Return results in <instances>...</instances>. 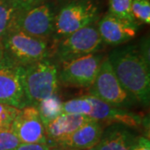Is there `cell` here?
<instances>
[{"mask_svg": "<svg viewBox=\"0 0 150 150\" xmlns=\"http://www.w3.org/2000/svg\"><path fill=\"white\" fill-rule=\"evenodd\" d=\"M121 85L134 102L148 107L150 100L149 44L129 45L113 49L108 56Z\"/></svg>", "mask_w": 150, "mask_h": 150, "instance_id": "6da1fadb", "label": "cell"}, {"mask_svg": "<svg viewBox=\"0 0 150 150\" xmlns=\"http://www.w3.org/2000/svg\"><path fill=\"white\" fill-rule=\"evenodd\" d=\"M23 84L28 106L56 94L59 86L57 66L48 59L23 67Z\"/></svg>", "mask_w": 150, "mask_h": 150, "instance_id": "7a4b0ae2", "label": "cell"}, {"mask_svg": "<svg viewBox=\"0 0 150 150\" xmlns=\"http://www.w3.org/2000/svg\"><path fill=\"white\" fill-rule=\"evenodd\" d=\"M4 54L22 67L47 59L50 51L47 40L10 30L1 39Z\"/></svg>", "mask_w": 150, "mask_h": 150, "instance_id": "3957f363", "label": "cell"}, {"mask_svg": "<svg viewBox=\"0 0 150 150\" xmlns=\"http://www.w3.org/2000/svg\"><path fill=\"white\" fill-rule=\"evenodd\" d=\"M103 44L98 28L91 24L62 38L55 49V56L59 62L64 63L98 53Z\"/></svg>", "mask_w": 150, "mask_h": 150, "instance_id": "277c9868", "label": "cell"}, {"mask_svg": "<svg viewBox=\"0 0 150 150\" xmlns=\"http://www.w3.org/2000/svg\"><path fill=\"white\" fill-rule=\"evenodd\" d=\"M98 16L97 6L91 0H74L65 4L54 18V33L59 38L82 28L91 25Z\"/></svg>", "mask_w": 150, "mask_h": 150, "instance_id": "5b68a950", "label": "cell"}, {"mask_svg": "<svg viewBox=\"0 0 150 150\" xmlns=\"http://www.w3.org/2000/svg\"><path fill=\"white\" fill-rule=\"evenodd\" d=\"M54 18L50 6L43 3L17 11L10 30H18L32 37L47 40L54 33Z\"/></svg>", "mask_w": 150, "mask_h": 150, "instance_id": "8992f818", "label": "cell"}, {"mask_svg": "<svg viewBox=\"0 0 150 150\" xmlns=\"http://www.w3.org/2000/svg\"><path fill=\"white\" fill-rule=\"evenodd\" d=\"M89 95L118 108L129 107L134 100L121 85L108 59H104L95 80L89 88Z\"/></svg>", "mask_w": 150, "mask_h": 150, "instance_id": "52a82bcc", "label": "cell"}, {"mask_svg": "<svg viewBox=\"0 0 150 150\" xmlns=\"http://www.w3.org/2000/svg\"><path fill=\"white\" fill-rule=\"evenodd\" d=\"M104 56L101 54H91L62 63L59 80L65 85L89 88L95 80Z\"/></svg>", "mask_w": 150, "mask_h": 150, "instance_id": "ba28073f", "label": "cell"}, {"mask_svg": "<svg viewBox=\"0 0 150 150\" xmlns=\"http://www.w3.org/2000/svg\"><path fill=\"white\" fill-rule=\"evenodd\" d=\"M0 103L18 109L28 106L23 84V67L4 54L0 60Z\"/></svg>", "mask_w": 150, "mask_h": 150, "instance_id": "9c48e42d", "label": "cell"}, {"mask_svg": "<svg viewBox=\"0 0 150 150\" xmlns=\"http://www.w3.org/2000/svg\"><path fill=\"white\" fill-rule=\"evenodd\" d=\"M10 128L21 144H47L48 143L44 125L34 106H26L19 109Z\"/></svg>", "mask_w": 150, "mask_h": 150, "instance_id": "30bf717a", "label": "cell"}, {"mask_svg": "<svg viewBox=\"0 0 150 150\" xmlns=\"http://www.w3.org/2000/svg\"><path fill=\"white\" fill-rule=\"evenodd\" d=\"M92 103V111L88 117L98 122H104L109 124L118 123L128 128H140L144 118L139 114L134 113L123 108L110 105L107 103L92 95H88Z\"/></svg>", "mask_w": 150, "mask_h": 150, "instance_id": "8fae6325", "label": "cell"}, {"mask_svg": "<svg viewBox=\"0 0 150 150\" xmlns=\"http://www.w3.org/2000/svg\"><path fill=\"white\" fill-rule=\"evenodd\" d=\"M138 28L137 22L108 13L99 20L97 28L103 43L116 46L132 40L137 34Z\"/></svg>", "mask_w": 150, "mask_h": 150, "instance_id": "7c38bea8", "label": "cell"}, {"mask_svg": "<svg viewBox=\"0 0 150 150\" xmlns=\"http://www.w3.org/2000/svg\"><path fill=\"white\" fill-rule=\"evenodd\" d=\"M102 125L96 120L90 119L73 134L57 143L63 149L73 150H86L95 147L101 139Z\"/></svg>", "mask_w": 150, "mask_h": 150, "instance_id": "4fadbf2b", "label": "cell"}, {"mask_svg": "<svg viewBox=\"0 0 150 150\" xmlns=\"http://www.w3.org/2000/svg\"><path fill=\"white\" fill-rule=\"evenodd\" d=\"M136 139L128 127L118 123L109 124L103 131L97 150H130Z\"/></svg>", "mask_w": 150, "mask_h": 150, "instance_id": "5bb4252c", "label": "cell"}, {"mask_svg": "<svg viewBox=\"0 0 150 150\" xmlns=\"http://www.w3.org/2000/svg\"><path fill=\"white\" fill-rule=\"evenodd\" d=\"M90 119L85 115L62 113L44 126L47 139L57 144Z\"/></svg>", "mask_w": 150, "mask_h": 150, "instance_id": "9a60e30c", "label": "cell"}, {"mask_svg": "<svg viewBox=\"0 0 150 150\" xmlns=\"http://www.w3.org/2000/svg\"><path fill=\"white\" fill-rule=\"evenodd\" d=\"M36 108L44 126L63 113V102L56 94L43 99Z\"/></svg>", "mask_w": 150, "mask_h": 150, "instance_id": "2e32d148", "label": "cell"}, {"mask_svg": "<svg viewBox=\"0 0 150 150\" xmlns=\"http://www.w3.org/2000/svg\"><path fill=\"white\" fill-rule=\"evenodd\" d=\"M92 111V103L88 95L75 98L63 103V113L88 116Z\"/></svg>", "mask_w": 150, "mask_h": 150, "instance_id": "e0dca14e", "label": "cell"}, {"mask_svg": "<svg viewBox=\"0 0 150 150\" xmlns=\"http://www.w3.org/2000/svg\"><path fill=\"white\" fill-rule=\"evenodd\" d=\"M18 10L5 0H0V40L10 31Z\"/></svg>", "mask_w": 150, "mask_h": 150, "instance_id": "ac0fdd59", "label": "cell"}, {"mask_svg": "<svg viewBox=\"0 0 150 150\" xmlns=\"http://www.w3.org/2000/svg\"><path fill=\"white\" fill-rule=\"evenodd\" d=\"M131 13L134 21L149 24L150 1L149 0H132Z\"/></svg>", "mask_w": 150, "mask_h": 150, "instance_id": "d6986e66", "label": "cell"}, {"mask_svg": "<svg viewBox=\"0 0 150 150\" xmlns=\"http://www.w3.org/2000/svg\"><path fill=\"white\" fill-rule=\"evenodd\" d=\"M132 0H109V13L112 15L134 21L131 13Z\"/></svg>", "mask_w": 150, "mask_h": 150, "instance_id": "ffe728a7", "label": "cell"}, {"mask_svg": "<svg viewBox=\"0 0 150 150\" xmlns=\"http://www.w3.org/2000/svg\"><path fill=\"white\" fill-rule=\"evenodd\" d=\"M20 144L11 128L0 130V150H16Z\"/></svg>", "mask_w": 150, "mask_h": 150, "instance_id": "44dd1931", "label": "cell"}, {"mask_svg": "<svg viewBox=\"0 0 150 150\" xmlns=\"http://www.w3.org/2000/svg\"><path fill=\"white\" fill-rule=\"evenodd\" d=\"M18 111V108L0 103V130L10 128Z\"/></svg>", "mask_w": 150, "mask_h": 150, "instance_id": "7402d4cb", "label": "cell"}, {"mask_svg": "<svg viewBox=\"0 0 150 150\" xmlns=\"http://www.w3.org/2000/svg\"><path fill=\"white\" fill-rule=\"evenodd\" d=\"M17 9H25L43 4L46 0H5Z\"/></svg>", "mask_w": 150, "mask_h": 150, "instance_id": "603a6c76", "label": "cell"}, {"mask_svg": "<svg viewBox=\"0 0 150 150\" xmlns=\"http://www.w3.org/2000/svg\"><path fill=\"white\" fill-rule=\"evenodd\" d=\"M130 150H150V142L145 137L137 138Z\"/></svg>", "mask_w": 150, "mask_h": 150, "instance_id": "cb8c5ba5", "label": "cell"}, {"mask_svg": "<svg viewBox=\"0 0 150 150\" xmlns=\"http://www.w3.org/2000/svg\"><path fill=\"white\" fill-rule=\"evenodd\" d=\"M16 150H50L47 144H20Z\"/></svg>", "mask_w": 150, "mask_h": 150, "instance_id": "d4e9b609", "label": "cell"}, {"mask_svg": "<svg viewBox=\"0 0 150 150\" xmlns=\"http://www.w3.org/2000/svg\"><path fill=\"white\" fill-rule=\"evenodd\" d=\"M4 56V47H3V44H2V42L0 40V60L2 59Z\"/></svg>", "mask_w": 150, "mask_h": 150, "instance_id": "484cf974", "label": "cell"}, {"mask_svg": "<svg viewBox=\"0 0 150 150\" xmlns=\"http://www.w3.org/2000/svg\"><path fill=\"white\" fill-rule=\"evenodd\" d=\"M86 150H97V148H96V146H95V147H93V148H91V149H86Z\"/></svg>", "mask_w": 150, "mask_h": 150, "instance_id": "4316f807", "label": "cell"}, {"mask_svg": "<svg viewBox=\"0 0 150 150\" xmlns=\"http://www.w3.org/2000/svg\"><path fill=\"white\" fill-rule=\"evenodd\" d=\"M55 150H73V149H55Z\"/></svg>", "mask_w": 150, "mask_h": 150, "instance_id": "83f0119b", "label": "cell"}]
</instances>
